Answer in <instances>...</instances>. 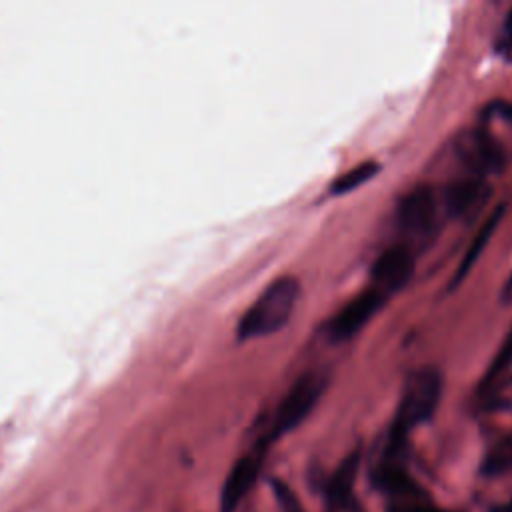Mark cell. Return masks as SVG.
Returning a JSON list of instances; mask_svg holds the SVG:
<instances>
[{
	"label": "cell",
	"mask_w": 512,
	"mask_h": 512,
	"mask_svg": "<svg viewBox=\"0 0 512 512\" xmlns=\"http://www.w3.org/2000/svg\"><path fill=\"white\" fill-rule=\"evenodd\" d=\"M372 482L378 490L402 500H418L424 496V490L412 480L400 462L384 460L378 464L376 470H372Z\"/></svg>",
	"instance_id": "obj_10"
},
{
	"label": "cell",
	"mask_w": 512,
	"mask_h": 512,
	"mask_svg": "<svg viewBox=\"0 0 512 512\" xmlns=\"http://www.w3.org/2000/svg\"><path fill=\"white\" fill-rule=\"evenodd\" d=\"M380 172V164L376 160H364L358 166L346 170L344 174H340L332 184H330V194L338 196V194H346L366 182H370L376 174Z\"/></svg>",
	"instance_id": "obj_13"
},
{
	"label": "cell",
	"mask_w": 512,
	"mask_h": 512,
	"mask_svg": "<svg viewBox=\"0 0 512 512\" xmlns=\"http://www.w3.org/2000/svg\"><path fill=\"white\" fill-rule=\"evenodd\" d=\"M502 214H504V206H496V208L492 210V214L488 216V220L482 224V228L476 232L472 244L468 246V250L464 252V258L460 260V266H458V270H456V274H454V278H452V282H450V288L458 286V284L466 278V274L470 272V268L476 264V260H478V256L482 254L484 246L488 244V240H490L492 234L496 232Z\"/></svg>",
	"instance_id": "obj_12"
},
{
	"label": "cell",
	"mask_w": 512,
	"mask_h": 512,
	"mask_svg": "<svg viewBox=\"0 0 512 512\" xmlns=\"http://www.w3.org/2000/svg\"><path fill=\"white\" fill-rule=\"evenodd\" d=\"M510 364H512V330H510V334L506 336V340H504L502 348L498 350L496 358L492 360L490 370H488V374H486V380H492L494 376H498L500 372H504Z\"/></svg>",
	"instance_id": "obj_15"
},
{
	"label": "cell",
	"mask_w": 512,
	"mask_h": 512,
	"mask_svg": "<svg viewBox=\"0 0 512 512\" xmlns=\"http://www.w3.org/2000/svg\"><path fill=\"white\" fill-rule=\"evenodd\" d=\"M386 512H450V510L436 508L432 504H422L418 500H396L386 508Z\"/></svg>",
	"instance_id": "obj_16"
},
{
	"label": "cell",
	"mask_w": 512,
	"mask_h": 512,
	"mask_svg": "<svg viewBox=\"0 0 512 512\" xmlns=\"http://www.w3.org/2000/svg\"><path fill=\"white\" fill-rule=\"evenodd\" d=\"M298 294L300 284L296 278L282 276L274 280L240 318L238 338H262L284 328L296 308Z\"/></svg>",
	"instance_id": "obj_2"
},
{
	"label": "cell",
	"mask_w": 512,
	"mask_h": 512,
	"mask_svg": "<svg viewBox=\"0 0 512 512\" xmlns=\"http://www.w3.org/2000/svg\"><path fill=\"white\" fill-rule=\"evenodd\" d=\"M502 300L508 302V304H512V274L508 276V280H506V284H504V288H502Z\"/></svg>",
	"instance_id": "obj_18"
},
{
	"label": "cell",
	"mask_w": 512,
	"mask_h": 512,
	"mask_svg": "<svg viewBox=\"0 0 512 512\" xmlns=\"http://www.w3.org/2000/svg\"><path fill=\"white\" fill-rule=\"evenodd\" d=\"M384 300L386 296L374 286L354 296L328 322V338L332 342H344L356 336L368 324V320L382 308Z\"/></svg>",
	"instance_id": "obj_6"
},
{
	"label": "cell",
	"mask_w": 512,
	"mask_h": 512,
	"mask_svg": "<svg viewBox=\"0 0 512 512\" xmlns=\"http://www.w3.org/2000/svg\"><path fill=\"white\" fill-rule=\"evenodd\" d=\"M454 152L470 176L486 178L504 168V146L486 130L472 128L462 132L454 142Z\"/></svg>",
	"instance_id": "obj_5"
},
{
	"label": "cell",
	"mask_w": 512,
	"mask_h": 512,
	"mask_svg": "<svg viewBox=\"0 0 512 512\" xmlns=\"http://www.w3.org/2000/svg\"><path fill=\"white\" fill-rule=\"evenodd\" d=\"M498 512H512V500H510V502H506Z\"/></svg>",
	"instance_id": "obj_19"
},
{
	"label": "cell",
	"mask_w": 512,
	"mask_h": 512,
	"mask_svg": "<svg viewBox=\"0 0 512 512\" xmlns=\"http://www.w3.org/2000/svg\"><path fill=\"white\" fill-rule=\"evenodd\" d=\"M328 386V378L320 370H308L304 372L286 392L282 402L278 404L274 418L270 422V430L266 434V440H278L280 436L288 434L296 426H300L306 416L314 410L318 400L322 398L324 390Z\"/></svg>",
	"instance_id": "obj_3"
},
{
	"label": "cell",
	"mask_w": 512,
	"mask_h": 512,
	"mask_svg": "<svg viewBox=\"0 0 512 512\" xmlns=\"http://www.w3.org/2000/svg\"><path fill=\"white\" fill-rule=\"evenodd\" d=\"M440 210V194L432 186L420 184L406 192L398 202L396 224L412 242L430 240L438 230Z\"/></svg>",
	"instance_id": "obj_4"
},
{
	"label": "cell",
	"mask_w": 512,
	"mask_h": 512,
	"mask_svg": "<svg viewBox=\"0 0 512 512\" xmlns=\"http://www.w3.org/2000/svg\"><path fill=\"white\" fill-rule=\"evenodd\" d=\"M270 486H272V492H274V498L278 502L280 512H306L300 498L290 490V486L286 482H282L278 478H272Z\"/></svg>",
	"instance_id": "obj_14"
},
{
	"label": "cell",
	"mask_w": 512,
	"mask_h": 512,
	"mask_svg": "<svg viewBox=\"0 0 512 512\" xmlns=\"http://www.w3.org/2000/svg\"><path fill=\"white\" fill-rule=\"evenodd\" d=\"M414 274V254L406 244H394L386 248L372 264V286L384 296L396 292L408 284Z\"/></svg>",
	"instance_id": "obj_7"
},
{
	"label": "cell",
	"mask_w": 512,
	"mask_h": 512,
	"mask_svg": "<svg viewBox=\"0 0 512 512\" xmlns=\"http://www.w3.org/2000/svg\"><path fill=\"white\" fill-rule=\"evenodd\" d=\"M360 462H362V452L360 448H354L350 454L344 456V460L332 472L326 484V500L330 508H344L350 502L354 482L360 470Z\"/></svg>",
	"instance_id": "obj_11"
},
{
	"label": "cell",
	"mask_w": 512,
	"mask_h": 512,
	"mask_svg": "<svg viewBox=\"0 0 512 512\" xmlns=\"http://www.w3.org/2000/svg\"><path fill=\"white\" fill-rule=\"evenodd\" d=\"M440 396H442V374L436 368L432 366L418 368L406 378V384L402 388V396L394 414V422L390 426L384 460L398 462L408 434L416 426L432 418V414L438 408Z\"/></svg>",
	"instance_id": "obj_1"
},
{
	"label": "cell",
	"mask_w": 512,
	"mask_h": 512,
	"mask_svg": "<svg viewBox=\"0 0 512 512\" xmlns=\"http://www.w3.org/2000/svg\"><path fill=\"white\" fill-rule=\"evenodd\" d=\"M260 468H262V452L244 454L232 464V468L222 484L220 512H234L238 508V504L244 500V496L256 484Z\"/></svg>",
	"instance_id": "obj_8"
},
{
	"label": "cell",
	"mask_w": 512,
	"mask_h": 512,
	"mask_svg": "<svg viewBox=\"0 0 512 512\" xmlns=\"http://www.w3.org/2000/svg\"><path fill=\"white\" fill-rule=\"evenodd\" d=\"M488 186L484 182V178H476V176H466L460 180L450 182L442 194H440V204L442 210L452 216V218H462L472 214V210L480 208L484 198H486Z\"/></svg>",
	"instance_id": "obj_9"
},
{
	"label": "cell",
	"mask_w": 512,
	"mask_h": 512,
	"mask_svg": "<svg viewBox=\"0 0 512 512\" xmlns=\"http://www.w3.org/2000/svg\"><path fill=\"white\" fill-rule=\"evenodd\" d=\"M496 48H498V52H500L506 60L512 62V8H510V12L506 14V20H504V24H502V30H500Z\"/></svg>",
	"instance_id": "obj_17"
}]
</instances>
